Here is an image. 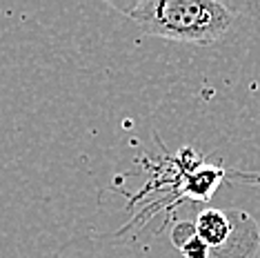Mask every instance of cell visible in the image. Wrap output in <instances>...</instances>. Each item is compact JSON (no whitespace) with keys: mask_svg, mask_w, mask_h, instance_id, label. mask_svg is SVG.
Here are the masks:
<instances>
[{"mask_svg":"<svg viewBox=\"0 0 260 258\" xmlns=\"http://www.w3.org/2000/svg\"><path fill=\"white\" fill-rule=\"evenodd\" d=\"M147 36L189 45H216L242 18H260V3L227 0H136L111 3Z\"/></svg>","mask_w":260,"mask_h":258,"instance_id":"1","label":"cell"},{"mask_svg":"<svg viewBox=\"0 0 260 258\" xmlns=\"http://www.w3.org/2000/svg\"><path fill=\"white\" fill-rule=\"evenodd\" d=\"M232 232L220 249L211 251L216 258H256L260 249V230L253 216L242 209H227Z\"/></svg>","mask_w":260,"mask_h":258,"instance_id":"2","label":"cell"},{"mask_svg":"<svg viewBox=\"0 0 260 258\" xmlns=\"http://www.w3.org/2000/svg\"><path fill=\"white\" fill-rule=\"evenodd\" d=\"M193 225H196L198 238L211 251L220 249L224 240L229 238V232H232V220H229L227 209H203L196 216Z\"/></svg>","mask_w":260,"mask_h":258,"instance_id":"3","label":"cell"},{"mask_svg":"<svg viewBox=\"0 0 260 258\" xmlns=\"http://www.w3.org/2000/svg\"><path fill=\"white\" fill-rule=\"evenodd\" d=\"M224 176H227V172L222 167L198 165L189 174L185 183V194L189 198H196V201H209L214 196V191L218 189V185L224 180Z\"/></svg>","mask_w":260,"mask_h":258,"instance_id":"4","label":"cell"},{"mask_svg":"<svg viewBox=\"0 0 260 258\" xmlns=\"http://www.w3.org/2000/svg\"><path fill=\"white\" fill-rule=\"evenodd\" d=\"M196 236V225H193L191 220H180L174 225V230H171V243H174L176 249H182L185 245Z\"/></svg>","mask_w":260,"mask_h":258,"instance_id":"5","label":"cell"},{"mask_svg":"<svg viewBox=\"0 0 260 258\" xmlns=\"http://www.w3.org/2000/svg\"><path fill=\"white\" fill-rule=\"evenodd\" d=\"M180 254L185 256V258H209V256H211V249L207 247L203 240L198 238V234H196V236H193V238L185 245V247L180 249Z\"/></svg>","mask_w":260,"mask_h":258,"instance_id":"6","label":"cell"}]
</instances>
